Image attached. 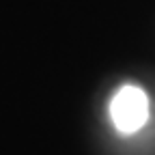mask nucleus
<instances>
[{
    "mask_svg": "<svg viewBox=\"0 0 155 155\" xmlns=\"http://www.w3.org/2000/svg\"><path fill=\"white\" fill-rule=\"evenodd\" d=\"M149 95L136 84H123L110 101L112 125L121 134H136L149 121Z\"/></svg>",
    "mask_w": 155,
    "mask_h": 155,
    "instance_id": "1",
    "label": "nucleus"
}]
</instances>
